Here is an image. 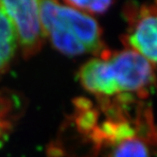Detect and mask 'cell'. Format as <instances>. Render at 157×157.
<instances>
[{
	"instance_id": "obj_1",
	"label": "cell",
	"mask_w": 157,
	"mask_h": 157,
	"mask_svg": "<svg viewBox=\"0 0 157 157\" xmlns=\"http://www.w3.org/2000/svg\"><path fill=\"white\" fill-rule=\"evenodd\" d=\"M82 85L104 98L116 96L147 95L155 82L154 66L130 48L100 53L78 71Z\"/></svg>"
},
{
	"instance_id": "obj_2",
	"label": "cell",
	"mask_w": 157,
	"mask_h": 157,
	"mask_svg": "<svg viewBox=\"0 0 157 157\" xmlns=\"http://www.w3.org/2000/svg\"><path fill=\"white\" fill-rule=\"evenodd\" d=\"M46 38L63 54L78 56L103 51L102 30L87 13L57 1H39Z\"/></svg>"
},
{
	"instance_id": "obj_3",
	"label": "cell",
	"mask_w": 157,
	"mask_h": 157,
	"mask_svg": "<svg viewBox=\"0 0 157 157\" xmlns=\"http://www.w3.org/2000/svg\"><path fill=\"white\" fill-rule=\"evenodd\" d=\"M0 5L10 21L17 46L24 57L29 58L38 53L46 38L40 17L39 1H0Z\"/></svg>"
},
{
	"instance_id": "obj_4",
	"label": "cell",
	"mask_w": 157,
	"mask_h": 157,
	"mask_svg": "<svg viewBox=\"0 0 157 157\" xmlns=\"http://www.w3.org/2000/svg\"><path fill=\"white\" fill-rule=\"evenodd\" d=\"M128 48L151 63H157V8L145 9L132 19L126 35Z\"/></svg>"
},
{
	"instance_id": "obj_5",
	"label": "cell",
	"mask_w": 157,
	"mask_h": 157,
	"mask_svg": "<svg viewBox=\"0 0 157 157\" xmlns=\"http://www.w3.org/2000/svg\"><path fill=\"white\" fill-rule=\"evenodd\" d=\"M17 47L13 28L5 10L0 5V74L10 66Z\"/></svg>"
},
{
	"instance_id": "obj_6",
	"label": "cell",
	"mask_w": 157,
	"mask_h": 157,
	"mask_svg": "<svg viewBox=\"0 0 157 157\" xmlns=\"http://www.w3.org/2000/svg\"><path fill=\"white\" fill-rule=\"evenodd\" d=\"M109 157H151V153L140 136L130 134L115 142Z\"/></svg>"
},
{
	"instance_id": "obj_7",
	"label": "cell",
	"mask_w": 157,
	"mask_h": 157,
	"mask_svg": "<svg viewBox=\"0 0 157 157\" xmlns=\"http://www.w3.org/2000/svg\"><path fill=\"white\" fill-rule=\"evenodd\" d=\"M16 109L13 98L0 94V139L12 130L18 114Z\"/></svg>"
},
{
	"instance_id": "obj_8",
	"label": "cell",
	"mask_w": 157,
	"mask_h": 157,
	"mask_svg": "<svg viewBox=\"0 0 157 157\" xmlns=\"http://www.w3.org/2000/svg\"><path fill=\"white\" fill-rule=\"evenodd\" d=\"M66 5H68L74 9H77L81 12L87 14H101L112 6V1H65Z\"/></svg>"
},
{
	"instance_id": "obj_9",
	"label": "cell",
	"mask_w": 157,
	"mask_h": 157,
	"mask_svg": "<svg viewBox=\"0 0 157 157\" xmlns=\"http://www.w3.org/2000/svg\"><path fill=\"white\" fill-rule=\"evenodd\" d=\"M156 132H157V130H156Z\"/></svg>"
}]
</instances>
